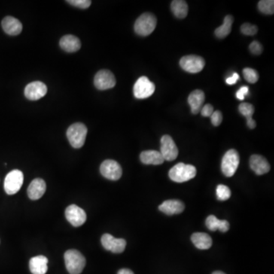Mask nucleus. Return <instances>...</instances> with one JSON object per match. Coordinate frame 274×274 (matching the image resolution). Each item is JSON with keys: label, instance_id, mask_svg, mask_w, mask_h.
<instances>
[{"label": "nucleus", "instance_id": "nucleus-1", "mask_svg": "<svg viewBox=\"0 0 274 274\" xmlns=\"http://www.w3.org/2000/svg\"><path fill=\"white\" fill-rule=\"evenodd\" d=\"M196 175V169L193 165L178 163L169 171L170 179L175 182L183 183L193 179Z\"/></svg>", "mask_w": 274, "mask_h": 274}, {"label": "nucleus", "instance_id": "nucleus-2", "mask_svg": "<svg viewBox=\"0 0 274 274\" xmlns=\"http://www.w3.org/2000/svg\"><path fill=\"white\" fill-rule=\"evenodd\" d=\"M64 260L67 270L71 274L81 273L86 266V258L77 250L71 249L65 251Z\"/></svg>", "mask_w": 274, "mask_h": 274}, {"label": "nucleus", "instance_id": "nucleus-3", "mask_svg": "<svg viewBox=\"0 0 274 274\" xmlns=\"http://www.w3.org/2000/svg\"><path fill=\"white\" fill-rule=\"evenodd\" d=\"M88 129L86 125L82 123H76L68 128L66 135L71 146L74 148L80 149L84 145Z\"/></svg>", "mask_w": 274, "mask_h": 274}, {"label": "nucleus", "instance_id": "nucleus-4", "mask_svg": "<svg viewBox=\"0 0 274 274\" xmlns=\"http://www.w3.org/2000/svg\"><path fill=\"white\" fill-rule=\"evenodd\" d=\"M156 16L150 13H144L135 21L134 30L141 36H148L156 29Z\"/></svg>", "mask_w": 274, "mask_h": 274}, {"label": "nucleus", "instance_id": "nucleus-5", "mask_svg": "<svg viewBox=\"0 0 274 274\" xmlns=\"http://www.w3.org/2000/svg\"><path fill=\"white\" fill-rule=\"evenodd\" d=\"M239 162V154L236 150H230L226 152L222 159L221 168L223 173L226 177L233 176L236 172Z\"/></svg>", "mask_w": 274, "mask_h": 274}, {"label": "nucleus", "instance_id": "nucleus-6", "mask_svg": "<svg viewBox=\"0 0 274 274\" xmlns=\"http://www.w3.org/2000/svg\"><path fill=\"white\" fill-rule=\"evenodd\" d=\"M24 182V175L20 170H13L7 175L4 181V189L7 194H16L20 190Z\"/></svg>", "mask_w": 274, "mask_h": 274}, {"label": "nucleus", "instance_id": "nucleus-7", "mask_svg": "<svg viewBox=\"0 0 274 274\" xmlns=\"http://www.w3.org/2000/svg\"><path fill=\"white\" fill-rule=\"evenodd\" d=\"M156 86L147 77H141L135 82L133 87L134 96L138 99L149 98L154 93Z\"/></svg>", "mask_w": 274, "mask_h": 274}, {"label": "nucleus", "instance_id": "nucleus-8", "mask_svg": "<svg viewBox=\"0 0 274 274\" xmlns=\"http://www.w3.org/2000/svg\"><path fill=\"white\" fill-rule=\"evenodd\" d=\"M101 175L107 179L117 181L122 176V168L118 162L114 160L104 161L100 167Z\"/></svg>", "mask_w": 274, "mask_h": 274}, {"label": "nucleus", "instance_id": "nucleus-9", "mask_svg": "<svg viewBox=\"0 0 274 274\" xmlns=\"http://www.w3.org/2000/svg\"><path fill=\"white\" fill-rule=\"evenodd\" d=\"M180 65L184 71L190 74H197L201 72L205 66L203 58L196 55L184 56L180 60Z\"/></svg>", "mask_w": 274, "mask_h": 274}, {"label": "nucleus", "instance_id": "nucleus-10", "mask_svg": "<svg viewBox=\"0 0 274 274\" xmlns=\"http://www.w3.org/2000/svg\"><path fill=\"white\" fill-rule=\"evenodd\" d=\"M161 154L164 160L171 162L178 156V149L175 141L170 135H165L161 139Z\"/></svg>", "mask_w": 274, "mask_h": 274}, {"label": "nucleus", "instance_id": "nucleus-11", "mask_svg": "<svg viewBox=\"0 0 274 274\" xmlns=\"http://www.w3.org/2000/svg\"><path fill=\"white\" fill-rule=\"evenodd\" d=\"M95 87L99 90H107L115 86L116 79L114 74L108 70L98 71L94 80Z\"/></svg>", "mask_w": 274, "mask_h": 274}, {"label": "nucleus", "instance_id": "nucleus-12", "mask_svg": "<svg viewBox=\"0 0 274 274\" xmlns=\"http://www.w3.org/2000/svg\"><path fill=\"white\" fill-rule=\"evenodd\" d=\"M101 245L105 249L115 254L123 252L126 242L123 238H116L110 234H105L101 237Z\"/></svg>", "mask_w": 274, "mask_h": 274}, {"label": "nucleus", "instance_id": "nucleus-13", "mask_svg": "<svg viewBox=\"0 0 274 274\" xmlns=\"http://www.w3.org/2000/svg\"><path fill=\"white\" fill-rule=\"evenodd\" d=\"M65 215L68 223L75 227L83 226L87 219L86 212L75 204L68 206L65 210Z\"/></svg>", "mask_w": 274, "mask_h": 274}, {"label": "nucleus", "instance_id": "nucleus-14", "mask_svg": "<svg viewBox=\"0 0 274 274\" xmlns=\"http://www.w3.org/2000/svg\"><path fill=\"white\" fill-rule=\"evenodd\" d=\"M47 86L42 82L36 81L29 83L25 89V95L28 100L37 101L45 96Z\"/></svg>", "mask_w": 274, "mask_h": 274}, {"label": "nucleus", "instance_id": "nucleus-15", "mask_svg": "<svg viewBox=\"0 0 274 274\" xmlns=\"http://www.w3.org/2000/svg\"><path fill=\"white\" fill-rule=\"evenodd\" d=\"M250 167L256 175H262L269 172L270 165L264 157L260 155H253L250 158Z\"/></svg>", "mask_w": 274, "mask_h": 274}, {"label": "nucleus", "instance_id": "nucleus-16", "mask_svg": "<svg viewBox=\"0 0 274 274\" xmlns=\"http://www.w3.org/2000/svg\"><path fill=\"white\" fill-rule=\"evenodd\" d=\"M184 204L178 199H168L159 207L161 212L168 216L181 214L184 211Z\"/></svg>", "mask_w": 274, "mask_h": 274}, {"label": "nucleus", "instance_id": "nucleus-17", "mask_svg": "<svg viewBox=\"0 0 274 274\" xmlns=\"http://www.w3.org/2000/svg\"><path fill=\"white\" fill-rule=\"evenodd\" d=\"M46 191V183L41 178H36L31 181L28 186V197L33 200L40 199Z\"/></svg>", "mask_w": 274, "mask_h": 274}, {"label": "nucleus", "instance_id": "nucleus-18", "mask_svg": "<svg viewBox=\"0 0 274 274\" xmlns=\"http://www.w3.org/2000/svg\"><path fill=\"white\" fill-rule=\"evenodd\" d=\"M204 101H205V94L202 90L196 89L190 94L187 101L190 105L192 114H196L200 112Z\"/></svg>", "mask_w": 274, "mask_h": 274}, {"label": "nucleus", "instance_id": "nucleus-19", "mask_svg": "<svg viewBox=\"0 0 274 274\" xmlns=\"http://www.w3.org/2000/svg\"><path fill=\"white\" fill-rule=\"evenodd\" d=\"M48 259L44 255L36 256L30 260L29 267L32 274H46L48 269Z\"/></svg>", "mask_w": 274, "mask_h": 274}, {"label": "nucleus", "instance_id": "nucleus-20", "mask_svg": "<svg viewBox=\"0 0 274 274\" xmlns=\"http://www.w3.org/2000/svg\"><path fill=\"white\" fill-rule=\"evenodd\" d=\"M2 27L4 31L10 35H18L22 31V24L19 19L13 16H7L2 22Z\"/></svg>", "mask_w": 274, "mask_h": 274}, {"label": "nucleus", "instance_id": "nucleus-21", "mask_svg": "<svg viewBox=\"0 0 274 274\" xmlns=\"http://www.w3.org/2000/svg\"><path fill=\"white\" fill-rule=\"evenodd\" d=\"M59 46L68 53H74L81 48V41L77 37L71 34L65 35L59 41Z\"/></svg>", "mask_w": 274, "mask_h": 274}, {"label": "nucleus", "instance_id": "nucleus-22", "mask_svg": "<svg viewBox=\"0 0 274 274\" xmlns=\"http://www.w3.org/2000/svg\"><path fill=\"white\" fill-rule=\"evenodd\" d=\"M191 241L198 249H209L212 246V238L208 234L196 232L191 235Z\"/></svg>", "mask_w": 274, "mask_h": 274}, {"label": "nucleus", "instance_id": "nucleus-23", "mask_svg": "<svg viewBox=\"0 0 274 274\" xmlns=\"http://www.w3.org/2000/svg\"><path fill=\"white\" fill-rule=\"evenodd\" d=\"M141 160L145 165H162L165 162L160 152L156 150L143 152L141 154Z\"/></svg>", "mask_w": 274, "mask_h": 274}, {"label": "nucleus", "instance_id": "nucleus-24", "mask_svg": "<svg viewBox=\"0 0 274 274\" xmlns=\"http://www.w3.org/2000/svg\"><path fill=\"white\" fill-rule=\"evenodd\" d=\"M206 226L210 230L217 231V229L222 232H226L229 229V222L226 220H220L215 216H209L206 220Z\"/></svg>", "mask_w": 274, "mask_h": 274}, {"label": "nucleus", "instance_id": "nucleus-25", "mask_svg": "<svg viewBox=\"0 0 274 274\" xmlns=\"http://www.w3.org/2000/svg\"><path fill=\"white\" fill-rule=\"evenodd\" d=\"M240 113L247 118V125L250 129L256 127L255 120H253L252 115L254 113V107L249 103H242L238 107Z\"/></svg>", "mask_w": 274, "mask_h": 274}, {"label": "nucleus", "instance_id": "nucleus-26", "mask_svg": "<svg viewBox=\"0 0 274 274\" xmlns=\"http://www.w3.org/2000/svg\"><path fill=\"white\" fill-rule=\"evenodd\" d=\"M172 13L178 19H184L187 17L188 13V6L187 3L183 0H175L171 4Z\"/></svg>", "mask_w": 274, "mask_h": 274}, {"label": "nucleus", "instance_id": "nucleus-27", "mask_svg": "<svg viewBox=\"0 0 274 274\" xmlns=\"http://www.w3.org/2000/svg\"><path fill=\"white\" fill-rule=\"evenodd\" d=\"M234 18L231 15L226 16L224 19V22L221 26L215 30L216 36L218 38H225L230 34L232 31V24H233Z\"/></svg>", "mask_w": 274, "mask_h": 274}, {"label": "nucleus", "instance_id": "nucleus-28", "mask_svg": "<svg viewBox=\"0 0 274 274\" xmlns=\"http://www.w3.org/2000/svg\"><path fill=\"white\" fill-rule=\"evenodd\" d=\"M258 9L262 13L272 15L274 13L273 0H261L258 3Z\"/></svg>", "mask_w": 274, "mask_h": 274}, {"label": "nucleus", "instance_id": "nucleus-29", "mask_svg": "<svg viewBox=\"0 0 274 274\" xmlns=\"http://www.w3.org/2000/svg\"><path fill=\"white\" fill-rule=\"evenodd\" d=\"M243 75L245 80L249 83H256L259 80V74L257 71L251 68H245L243 70Z\"/></svg>", "mask_w": 274, "mask_h": 274}, {"label": "nucleus", "instance_id": "nucleus-30", "mask_svg": "<svg viewBox=\"0 0 274 274\" xmlns=\"http://www.w3.org/2000/svg\"><path fill=\"white\" fill-rule=\"evenodd\" d=\"M217 196L219 200L224 201L229 199L231 196V190L227 186L220 184L217 187Z\"/></svg>", "mask_w": 274, "mask_h": 274}, {"label": "nucleus", "instance_id": "nucleus-31", "mask_svg": "<svg viewBox=\"0 0 274 274\" xmlns=\"http://www.w3.org/2000/svg\"><path fill=\"white\" fill-rule=\"evenodd\" d=\"M241 31L242 34L245 35H248V36H253L254 34H257L258 31V28L256 25H251L250 23H244L243 25L241 26Z\"/></svg>", "mask_w": 274, "mask_h": 274}, {"label": "nucleus", "instance_id": "nucleus-32", "mask_svg": "<svg viewBox=\"0 0 274 274\" xmlns=\"http://www.w3.org/2000/svg\"><path fill=\"white\" fill-rule=\"evenodd\" d=\"M66 2L71 5L78 7V8L83 9V10L89 8L92 4V1L90 0H70Z\"/></svg>", "mask_w": 274, "mask_h": 274}, {"label": "nucleus", "instance_id": "nucleus-33", "mask_svg": "<svg viewBox=\"0 0 274 274\" xmlns=\"http://www.w3.org/2000/svg\"><path fill=\"white\" fill-rule=\"evenodd\" d=\"M250 51L251 53L254 55L261 54L262 51H263V47H262L260 43L258 41H254L250 44L249 46Z\"/></svg>", "mask_w": 274, "mask_h": 274}, {"label": "nucleus", "instance_id": "nucleus-34", "mask_svg": "<svg viewBox=\"0 0 274 274\" xmlns=\"http://www.w3.org/2000/svg\"><path fill=\"white\" fill-rule=\"evenodd\" d=\"M211 117V122H212L214 126H220L221 124L222 121H223V114H222V113L220 111H214Z\"/></svg>", "mask_w": 274, "mask_h": 274}, {"label": "nucleus", "instance_id": "nucleus-35", "mask_svg": "<svg viewBox=\"0 0 274 274\" xmlns=\"http://www.w3.org/2000/svg\"><path fill=\"white\" fill-rule=\"evenodd\" d=\"M214 111V107H213V105L208 104V105L202 106V108H201L200 113L203 117H208L212 115Z\"/></svg>", "mask_w": 274, "mask_h": 274}, {"label": "nucleus", "instance_id": "nucleus-36", "mask_svg": "<svg viewBox=\"0 0 274 274\" xmlns=\"http://www.w3.org/2000/svg\"><path fill=\"white\" fill-rule=\"evenodd\" d=\"M248 86H243V87L241 88L237 92L236 97L239 100H244L245 99V95L248 94Z\"/></svg>", "mask_w": 274, "mask_h": 274}, {"label": "nucleus", "instance_id": "nucleus-37", "mask_svg": "<svg viewBox=\"0 0 274 274\" xmlns=\"http://www.w3.org/2000/svg\"><path fill=\"white\" fill-rule=\"evenodd\" d=\"M238 80H239V76H238V74L235 73V74H234L233 75H232V77H229V78H228L227 80H226V83H227L228 85L232 86V85L235 84Z\"/></svg>", "mask_w": 274, "mask_h": 274}, {"label": "nucleus", "instance_id": "nucleus-38", "mask_svg": "<svg viewBox=\"0 0 274 274\" xmlns=\"http://www.w3.org/2000/svg\"><path fill=\"white\" fill-rule=\"evenodd\" d=\"M117 274H134V273L132 270H130V269H125L124 268V269H120V270L118 271V272H117Z\"/></svg>", "mask_w": 274, "mask_h": 274}, {"label": "nucleus", "instance_id": "nucleus-39", "mask_svg": "<svg viewBox=\"0 0 274 274\" xmlns=\"http://www.w3.org/2000/svg\"><path fill=\"white\" fill-rule=\"evenodd\" d=\"M213 274H226L225 272H222V271H215L213 272Z\"/></svg>", "mask_w": 274, "mask_h": 274}]
</instances>
